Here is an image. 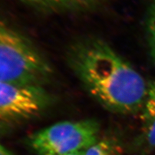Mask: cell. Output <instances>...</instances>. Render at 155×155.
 I'll use <instances>...</instances> for the list:
<instances>
[{
	"label": "cell",
	"instance_id": "obj_1",
	"mask_svg": "<svg viewBox=\"0 0 155 155\" xmlns=\"http://www.w3.org/2000/svg\"><path fill=\"white\" fill-rule=\"evenodd\" d=\"M71 63L87 91L107 109L129 114L142 108L148 83L106 42L90 40L78 45Z\"/></svg>",
	"mask_w": 155,
	"mask_h": 155
},
{
	"label": "cell",
	"instance_id": "obj_2",
	"mask_svg": "<svg viewBox=\"0 0 155 155\" xmlns=\"http://www.w3.org/2000/svg\"><path fill=\"white\" fill-rule=\"evenodd\" d=\"M51 74L49 64L35 48L0 21V81L42 86Z\"/></svg>",
	"mask_w": 155,
	"mask_h": 155
},
{
	"label": "cell",
	"instance_id": "obj_3",
	"mask_svg": "<svg viewBox=\"0 0 155 155\" xmlns=\"http://www.w3.org/2000/svg\"><path fill=\"white\" fill-rule=\"evenodd\" d=\"M99 127L96 121H62L38 131L30 144L39 155H64L86 150L98 141Z\"/></svg>",
	"mask_w": 155,
	"mask_h": 155
},
{
	"label": "cell",
	"instance_id": "obj_4",
	"mask_svg": "<svg viewBox=\"0 0 155 155\" xmlns=\"http://www.w3.org/2000/svg\"><path fill=\"white\" fill-rule=\"evenodd\" d=\"M50 97L42 86H29L0 81V120L21 121L40 113Z\"/></svg>",
	"mask_w": 155,
	"mask_h": 155
},
{
	"label": "cell",
	"instance_id": "obj_5",
	"mask_svg": "<svg viewBox=\"0 0 155 155\" xmlns=\"http://www.w3.org/2000/svg\"><path fill=\"white\" fill-rule=\"evenodd\" d=\"M142 108L144 134L147 142L155 147V82L148 83L146 99Z\"/></svg>",
	"mask_w": 155,
	"mask_h": 155
},
{
	"label": "cell",
	"instance_id": "obj_6",
	"mask_svg": "<svg viewBox=\"0 0 155 155\" xmlns=\"http://www.w3.org/2000/svg\"><path fill=\"white\" fill-rule=\"evenodd\" d=\"M147 35L151 57L155 63V0L151 5L147 16Z\"/></svg>",
	"mask_w": 155,
	"mask_h": 155
},
{
	"label": "cell",
	"instance_id": "obj_7",
	"mask_svg": "<svg viewBox=\"0 0 155 155\" xmlns=\"http://www.w3.org/2000/svg\"><path fill=\"white\" fill-rule=\"evenodd\" d=\"M84 155H117L113 143L108 140L98 141L85 150Z\"/></svg>",
	"mask_w": 155,
	"mask_h": 155
},
{
	"label": "cell",
	"instance_id": "obj_8",
	"mask_svg": "<svg viewBox=\"0 0 155 155\" xmlns=\"http://www.w3.org/2000/svg\"><path fill=\"white\" fill-rule=\"evenodd\" d=\"M31 1L42 5L57 6V7H70L79 6L88 4L92 0H31Z\"/></svg>",
	"mask_w": 155,
	"mask_h": 155
},
{
	"label": "cell",
	"instance_id": "obj_9",
	"mask_svg": "<svg viewBox=\"0 0 155 155\" xmlns=\"http://www.w3.org/2000/svg\"><path fill=\"white\" fill-rule=\"evenodd\" d=\"M0 155H13L12 153L7 150L5 147L0 144Z\"/></svg>",
	"mask_w": 155,
	"mask_h": 155
},
{
	"label": "cell",
	"instance_id": "obj_10",
	"mask_svg": "<svg viewBox=\"0 0 155 155\" xmlns=\"http://www.w3.org/2000/svg\"><path fill=\"white\" fill-rule=\"evenodd\" d=\"M84 153H85V150H82V151H79V152L70 153V154H64V155H84Z\"/></svg>",
	"mask_w": 155,
	"mask_h": 155
}]
</instances>
